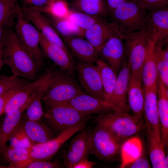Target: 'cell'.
I'll use <instances>...</instances> for the list:
<instances>
[{
  "mask_svg": "<svg viewBox=\"0 0 168 168\" xmlns=\"http://www.w3.org/2000/svg\"><path fill=\"white\" fill-rule=\"evenodd\" d=\"M148 12L168 8V0H138Z\"/></svg>",
  "mask_w": 168,
  "mask_h": 168,
  "instance_id": "60d3db41",
  "label": "cell"
},
{
  "mask_svg": "<svg viewBox=\"0 0 168 168\" xmlns=\"http://www.w3.org/2000/svg\"><path fill=\"white\" fill-rule=\"evenodd\" d=\"M155 42L150 39L147 46L141 73V80L144 89L151 88L157 85L159 77L153 55Z\"/></svg>",
  "mask_w": 168,
  "mask_h": 168,
  "instance_id": "603a6c76",
  "label": "cell"
},
{
  "mask_svg": "<svg viewBox=\"0 0 168 168\" xmlns=\"http://www.w3.org/2000/svg\"><path fill=\"white\" fill-rule=\"evenodd\" d=\"M96 165L95 162L89 159L82 160L74 164L72 168H92Z\"/></svg>",
  "mask_w": 168,
  "mask_h": 168,
  "instance_id": "ee69618b",
  "label": "cell"
},
{
  "mask_svg": "<svg viewBox=\"0 0 168 168\" xmlns=\"http://www.w3.org/2000/svg\"><path fill=\"white\" fill-rule=\"evenodd\" d=\"M23 128L32 145L42 143L55 137L49 128L41 120L32 121L27 119L22 122Z\"/></svg>",
  "mask_w": 168,
  "mask_h": 168,
  "instance_id": "484cf974",
  "label": "cell"
},
{
  "mask_svg": "<svg viewBox=\"0 0 168 168\" xmlns=\"http://www.w3.org/2000/svg\"><path fill=\"white\" fill-rule=\"evenodd\" d=\"M44 117L50 126L59 134L72 127L87 122L91 118V115L83 114L65 105L47 108Z\"/></svg>",
  "mask_w": 168,
  "mask_h": 168,
  "instance_id": "9c48e42d",
  "label": "cell"
},
{
  "mask_svg": "<svg viewBox=\"0 0 168 168\" xmlns=\"http://www.w3.org/2000/svg\"><path fill=\"white\" fill-rule=\"evenodd\" d=\"M40 45L45 57L50 59L61 70L71 75L73 74L75 65L70 52L50 42L40 31Z\"/></svg>",
  "mask_w": 168,
  "mask_h": 168,
  "instance_id": "e0dca14e",
  "label": "cell"
},
{
  "mask_svg": "<svg viewBox=\"0 0 168 168\" xmlns=\"http://www.w3.org/2000/svg\"><path fill=\"white\" fill-rule=\"evenodd\" d=\"M75 70L82 88L92 96L105 101L100 72L96 64L79 62L75 65Z\"/></svg>",
  "mask_w": 168,
  "mask_h": 168,
  "instance_id": "8fae6325",
  "label": "cell"
},
{
  "mask_svg": "<svg viewBox=\"0 0 168 168\" xmlns=\"http://www.w3.org/2000/svg\"><path fill=\"white\" fill-rule=\"evenodd\" d=\"M21 10L23 16L48 40L64 49L69 51L61 38L52 26L45 14L38 8L24 5L21 7Z\"/></svg>",
  "mask_w": 168,
  "mask_h": 168,
  "instance_id": "7c38bea8",
  "label": "cell"
},
{
  "mask_svg": "<svg viewBox=\"0 0 168 168\" xmlns=\"http://www.w3.org/2000/svg\"><path fill=\"white\" fill-rule=\"evenodd\" d=\"M14 28L21 44L41 69L45 64V57L40 45V31L23 16L21 11L17 16Z\"/></svg>",
  "mask_w": 168,
  "mask_h": 168,
  "instance_id": "5b68a950",
  "label": "cell"
},
{
  "mask_svg": "<svg viewBox=\"0 0 168 168\" xmlns=\"http://www.w3.org/2000/svg\"><path fill=\"white\" fill-rule=\"evenodd\" d=\"M126 0H106L110 15L114 10Z\"/></svg>",
  "mask_w": 168,
  "mask_h": 168,
  "instance_id": "bcb514c9",
  "label": "cell"
},
{
  "mask_svg": "<svg viewBox=\"0 0 168 168\" xmlns=\"http://www.w3.org/2000/svg\"><path fill=\"white\" fill-rule=\"evenodd\" d=\"M21 11L17 0H0V27L11 28Z\"/></svg>",
  "mask_w": 168,
  "mask_h": 168,
  "instance_id": "d6a6232c",
  "label": "cell"
},
{
  "mask_svg": "<svg viewBox=\"0 0 168 168\" xmlns=\"http://www.w3.org/2000/svg\"><path fill=\"white\" fill-rule=\"evenodd\" d=\"M151 165L145 156L143 151L141 155L136 159L127 165L125 168H149Z\"/></svg>",
  "mask_w": 168,
  "mask_h": 168,
  "instance_id": "b9f144b4",
  "label": "cell"
},
{
  "mask_svg": "<svg viewBox=\"0 0 168 168\" xmlns=\"http://www.w3.org/2000/svg\"><path fill=\"white\" fill-rule=\"evenodd\" d=\"M44 14L52 27L62 39L74 36L84 37L85 30L67 18H59Z\"/></svg>",
  "mask_w": 168,
  "mask_h": 168,
  "instance_id": "f1b7e54d",
  "label": "cell"
},
{
  "mask_svg": "<svg viewBox=\"0 0 168 168\" xmlns=\"http://www.w3.org/2000/svg\"><path fill=\"white\" fill-rule=\"evenodd\" d=\"M63 166L57 160L52 161L36 160L28 162L22 168H58L63 167Z\"/></svg>",
  "mask_w": 168,
  "mask_h": 168,
  "instance_id": "ab89813d",
  "label": "cell"
},
{
  "mask_svg": "<svg viewBox=\"0 0 168 168\" xmlns=\"http://www.w3.org/2000/svg\"><path fill=\"white\" fill-rule=\"evenodd\" d=\"M96 64L99 70L105 100L107 102L112 94L115 86L117 74L110 66L100 58L98 59Z\"/></svg>",
  "mask_w": 168,
  "mask_h": 168,
  "instance_id": "4dcf8cb0",
  "label": "cell"
},
{
  "mask_svg": "<svg viewBox=\"0 0 168 168\" xmlns=\"http://www.w3.org/2000/svg\"><path fill=\"white\" fill-rule=\"evenodd\" d=\"M87 122L72 127L45 142L32 145L30 148V161H50L62 146L73 135L84 128Z\"/></svg>",
  "mask_w": 168,
  "mask_h": 168,
  "instance_id": "30bf717a",
  "label": "cell"
},
{
  "mask_svg": "<svg viewBox=\"0 0 168 168\" xmlns=\"http://www.w3.org/2000/svg\"><path fill=\"white\" fill-rule=\"evenodd\" d=\"M30 148L5 145L0 152V158L3 163L8 165L3 168H21L29 161Z\"/></svg>",
  "mask_w": 168,
  "mask_h": 168,
  "instance_id": "4316f807",
  "label": "cell"
},
{
  "mask_svg": "<svg viewBox=\"0 0 168 168\" xmlns=\"http://www.w3.org/2000/svg\"><path fill=\"white\" fill-rule=\"evenodd\" d=\"M119 32L114 23L107 20L95 24L85 30L84 36L97 50H98L116 33Z\"/></svg>",
  "mask_w": 168,
  "mask_h": 168,
  "instance_id": "44dd1931",
  "label": "cell"
},
{
  "mask_svg": "<svg viewBox=\"0 0 168 168\" xmlns=\"http://www.w3.org/2000/svg\"><path fill=\"white\" fill-rule=\"evenodd\" d=\"M53 74V69H48L40 76L26 85L9 100L4 113L5 114L13 109L28 106L35 98L42 97L51 85Z\"/></svg>",
  "mask_w": 168,
  "mask_h": 168,
  "instance_id": "52a82bcc",
  "label": "cell"
},
{
  "mask_svg": "<svg viewBox=\"0 0 168 168\" xmlns=\"http://www.w3.org/2000/svg\"><path fill=\"white\" fill-rule=\"evenodd\" d=\"M131 0L135 1H138V0Z\"/></svg>",
  "mask_w": 168,
  "mask_h": 168,
  "instance_id": "816d5d0a",
  "label": "cell"
},
{
  "mask_svg": "<svg viewBox=\"0 0 168 168\" xmlns=\"http://www.w3.org/2000/svg\"><path fill=\"white\" fill-rule=\"evenodd\" d=\"M4 38L5 37L2 42L0 43V70L4 63L3 60L2 55V48Z\"/></svg>",
  "mask_w": 168,
  "mask_h": 168,
  "instance_id": "7dc6e473",
  "label": "cell"
},
{
  "mask_svg": "<svg viewBox=\"0 0 168 168\" xmlns=\"http://www.w3.org/2000/svg\"><path fill=\"white\" fill-rule=\"evenodd\" d=\"M24 2L25 4H26L27 2H28L30 0H22Z\"/></svg>",
  "mask_w": 168,
  "mask_h": 168,
  "instance_id": "f907efd6",
  "label": "cell"
},
{
  "mask_svg": "<svg viewBox=\"0 0 168 168\" xmlns=\"http://www.w3.org/2000/svg\"><path fill=\"white\" fill-rule=\"evenodd\" d=\"M143 89L144 101L143 115L148 138H154L162 140L158 113L157 86Z\"/></svg>",
  "mask_w": 168,
  "mask_h": 168,
  "instance_id": "9a60e30c",
  "label": "cell"
},
{
  "mask_svg": "<svg viewBox=\"0 0 168 168\" xmlns=\"http://www.w3.org/2000/svg\"><path fill=\"white\" fill-rule=\"evenodd\" d=\"M70 6L71 10L92 15H110L106 0H72Z\"/></svg>",
  "mask_w": 168,
  "mask_h": 168,
  "instance_id": "83f0119b",
  "label": "cell"
},
{
  "mask_svg": "<svg viewBox=\"0 0 168 168\" xmlns=\"http://www.w3.org/2000/svg\"><path fill=\"white\" fill-rule=\"evenodd\" d=\"M31 81L12 75H0V95L10 91L21 89Z\"/></svg>",
  "mask_w": 168,
  "mask_h": 168,
  "instance_id": "d590c367",
  "label": "cell"
},
{
  "mask_svg": "<svg viewBox=\"0 0 168 168\" xmlns=\"http://www.w3.org/2000/svg\"><path fill=\"white\" fill-rule=\"evenodd\" d=\"M22 122L10 138V145L15 147L30 148L32 144L23 128Z\"/></svg>",
  "mask_w": 168,
  "mask_h": 168,
  "instance_id": "74e56055",
  "label": "cell"
},
{
  "mask_svg": "<svg viewBox=\"0 0 168 168\" xmlns=\"http://www.w3.org/2000/svg\"><path fill=\"white\" fill-rule=\"evenodd\" d=\"M121 143L115 139L105 128L96 124L91 129L90 145L91 154L104 162L117 161Z\"/></svg>",
  "mask_w": 168,
  "mask_h": 168,
  "instance_id": "8992f818",
  "label": "cell"
},
{
  "mask_svg": "<svg viewBox=\"0 0 168 168\" xmlns=\"http://www.w3.org/2000/svg\"><path fill=\"white\" fill-rule=\"evenodd\" d=\"M22 89L11 90L0 95V116L4 113L6 104L11 98Z\"/></svg>",
  "mask_w": 168,
  "mask_h": 168,
  "instance_id": "7bdbcfd3",
  "label": "cell"
},
{
  "mask_svg": "<svg viewBox=\"0 0 168 168\" xmlns=\"http://www.w3.org/2000/svg\"><path fill=\"white\" fill-rule=\"evenodd\" d=\"M148 152L151 165L153 168H167L168 156L165 152V147L162 140L148 139Z\"/></svg>",
  "mask_w": 168,
  "mask_h": 168,
  "instance_id": "1f68e13d",
  "label": "cell"
},
{
  "mask_svg": "<svg viewBox=\"0 0 168 168\" xmlns=\"http://www.w3.org/2000/svg\"><path fill=\"white\" fill-rule=\"evenodd\" d=\"M41 97L34 99L27 107L26 115L27 119L32 121L41 120L44 112L42 108Z\"/></svg>",
  "mask_w": 168,
  "mask_h": 168,
  "instance_id": "f35d334b",
  "label": "cell"
},
{
  "mask_svg": "<svg viewBox=\"0 0 168 168\" xmlns=\"http://www.w3.org/2000/svg\"><path fill=\"white\" fill-rule=\"evenodd\" d=\"M62 105L70 106L87 115H100L114 111L106 101L93 96L85 91Z\"/></svg>",
  "mask_w": 168,
  "mask_h": 168,
  "instance_id": "d6986e66",
  "label": "cell"
},
{
  "mask_svg": "<svg viewBox=\"0 0 168 168\" xmlns=\"http://www.w3.org/2000/svg\"><path fill=\"white\" fill-rule=\"evenodd\" d=\"M51 0H30L25 5L32 6L41 9L45 6Z\"/></svg>",
  "mask_w": 168,
  "mask_h": 168,
  "instance_id": "f6af8a7d",
  "label": "cell"
},
{
  "mask_svg": "<svg viewBox=\"0 0 168 168\" xmlns=\"http://www.w3.org/2000/svg\"><path fill=\"white\" fill-rule=\"evenodd\" d=\"M157 109L161 139L165 147L168 144V88L159 78L157 85Z\"/></svg>",
  "mask_w": 168,
  "mask_h": 168,
  "instance_id": "cb8c5ba5",
  "label": "cell"
},
{
  "mask_svg": "<svg viewBox=\"0 0 168 168\" xmlns=\"http://www.w3.org/2000/svg\"><path fill=\"white\" fill-rule=\"evenodd\" d=\"M130 72L127 60L117 74L115 86L107 101L114 111L128 112L129 110L127 92Z\"/></svg>",
  "mask_w": 168,
  "mask_h": 168,
  "instance_id": "ac0fdd59",
  "label": "cell"
},
{
  "mask_svg": "<svg viewBox=\"0 0 168 168\" xmlns=\"http://www.w3.org/2000/svg\"><path fill=\"white\" fill-rule=\"evenodd\" d=\"M98 55L117 74L127 60L123 35L119 32L115 34L98 50Z\"/></svg>",
  "mask_w": 168,
  "mask_h": 168,
  "instance_id": "4fadbf2b",
  "label": "cell"
},
{
  "mask_svg": "<svg viewBox=\"0 0 168 168\" xmlns=\"http://www.w3.org/2000/svg\"><path fill=\"white\" fill-rule=\"evenodd\" d=\"M123 38L131 73L141 79L147 46L150 38L143 29L123 35Z\"/></svg>",
  "mask_w": 168,
  "mask_h": 168,
  "instance_id": "ba28073f",
  "label": "cell"
},
{
  "mask_svg": "<svg viewBox=\"0 0 168 168\" xmlns=\"http://www.w3.org/2000/svg\"><path fill=\"white\" fill-rule=\"evenodd\" d=\"M128 103L135 117L142 119L143 115L144 93L140 78L130 72L128 92Z\"/></svg>",
  "mask_w": 168,
  "mask_h": 168,
  "instance_id": "7402d4cb",
  "label": "cell"
},
{
  "mask_svg": "<svg viewBox=\"0 0 168 168\" xmlns=\"http://www.w3.org/2000/svg\"><path fill=\"white\" fill-rule=\"evenodd\" d=\"M2 55L4 63L9 66L13 76L31 81L39 77L40 69L11 28L6 30Z\"/></svg>",
  "mask_w": 168,
  "mask_h": 168,
  "instance_id": "6da1fadb",
  "label": "cell"
},
{
  "mask_svg": "<svg viewBox=\"0 0 168 168\" xmlns=\"http://www.w3.org/2000/svg\"><path fill=\"white\" fill-rule=\"evenodd\" d=\"M162 53L164 59L166 61L168 62V48L167 46H166L164 48L162 47Z\"/></svg>",
  "mask_w": 168,
  "mask_h": 168,
  "instance_id": "c3c4849f",
  "label": "cell"
},
{
  "mask_svg": "<svg viewBox=\"0 0 168 168\" xmlns=\"http://www.w3.org/2000/svg\"><path fill=\"white\" fill-rule=\"evenodd\" d=\"M143 151L142 142L135 136L123 142L121 145L120 153L121 162L120 168L126 166L138 157Z\"/></svg>",
  "mask_w": 168,
  "mask_h": 168,
  "instance_id": "f546056e",
  "label": "cell"
},
{
  "mask_svg": "<svg viewBox=\"0 0 168 168\" xmlns=\"http://www.w3.org/2000/svg\"><path fill=\"white\" fill-rule=\"evenodd\" d=\"M62 40L79 62L96 63L99 58L97 50L83 37H71L63 38Z\"/></svg>",
  "mask_w": 168,
  "mask_h": 168,
  "instance_id": "ffe728a7",
  "label": "cell"
},
{
  "mask_svg": "<svg viewBox=\"0 0 168 168\" xmlns=\"http://www.w3.org/2000/svg\"><path fill=\"white\" fill-rule=\"evenodd\" d=\"M142 29L151 39L163 47L167 46L168 8L148 12Z\"/></svg>",
  "mask_w": 168,
  "mask_h": 168,
  "instance_id": "5bb4252c",
  "label": "cell"
},
{
  "mask_svg": "<svg viewBox=\"0 0 168 168\" xmlns=\"http://www.w3.org/2000/svg\"><path fill=\"white\" fill-rule=\"evenodd\" d=\"M147 11L138 1L126 0L110 15L119 32L123 35L143 29Z\"/></svg>",
  "mask_w": 168,
  "mask_h": 168,
  "instance_id": "277c9868",
  "label": "cell"
},
{
  "mask_svg": "<svg viewBox=\"0 0 168 168\" xmlns=\"http://www.w3.org/2000/svg\"><path fill=\"white\" fill-rule=\"evenodd\" d=\"M163 47L156 43L153 48V55L159 79L168 87V62L164 58L162 49Z\"/></svg>",
  "mask_w": 168,
  "mask_h": 168,
  "instance_id": "e575fe53",
  "label": "cell"
},
{
  "mask_svg": "<svg viewBox=\"0 0 168 168\" xmlns=\"http://www.w3.org/2000/svg\"><path fill=\"white\" fill-rule=\"evenodd\" d=\"M96 123L105 128L121 144L134 136L143 127L141 119L128 112L117 111L100 115L96 120Z\"/></svg>",
  "mask_w": 168,
  "mask_h": 168,
  "instance_id": "7a4b0ae2",
  "label": "cell"
},
{
  "mask_svg": "<svg viewBox=\"0 0 168 168\" xmlns=\"http://www.w3.org/2000/svg\"><path fill=\"white\" fill-rule=\"evenodd\" d=\"M6 30L0 27V43L2 42L5 35Z\"/></svg>",
  "mask_w": 168,
  "mask_h": 168,
  "instance_id": "681fc988",
  "label": "cell"
},
{
  "mask_svg": "<svg viewBox=\"0 0 168 168\" xmlns=\"http://www.w3.org/2000/svg\"><path fill=\"white\" fill-rule=\"evenodd\" d=\"M27 106L10 110L0 124V152L17 127L21 123L23 112Z\"/></svg>",
  "mask_w": 168,
  "mask_h": 168,
  "instance_id": "d4e9b609",
  "label": "cell"
},
{
  "mask_svg": "<svg viewBox=\"0 0 168 168\" xmlns=\"http://www.w3.org/2000/svg\"><path fill=\"white\" fill-rule=\"evenodd\" d=\"M39 9L45 13L65 18L70 10L68 4L64 0H51L44 7Z\"/></svg>",
  "mask_w": 168,
  "mask_h": 168,
  "instance_id": "8d00e7d4",
  "label": "cell"
},
{
  "mask_svg": "<svg viewBox=\"0 0 168 168\" xmlns=\"http://www.w3.org/2000/svg\"><path fill=\"white\" fill-rule=\"evenodd\" d=\"M90 130L84 128L71 141L69 147L63 155V165L65 167L72 168L81 160L89 159L91 155Z\"/></svg>",
  "mask_w": 168,
  "mask_h": 168,
  "instance_id": "2e32d148",
  "label": "cell"
},
{
  "mask_svg": "<svg viewBox=\"0 0 168 168\" xmlns=\"http://www.w3.org/2000/svg\"><path fill=\"white\" fill-rule=\"evenodd\" d=\"M53 73L51 85L41 98L47 108L62 105L84 91L72 75L60 69H53Z\"/></svg>",
  "mask_w": 168,
  "mask_h": 168,
  "instance_id": "3957f363",
  "label": "cell"
},
{
  "mask_svg": "<svg viewBox=\"0 0 168 168\" xmlns=\"http://www.w3.org/2000/svg\"><path fill=\"white\" fill-rule=\"evenodd\" d=\"M66 18L84 30L96 23L107 21L106 17L92 15L71 9Z\"/></svg>",
  "mask_w": 168,
  "mask_h": 168,
  "instance_id": "836d02e7",
  "label": "cell"
}]
</instances>
